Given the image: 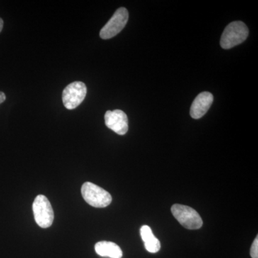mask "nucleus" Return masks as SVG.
Here are the masks:
<instances>
[{"mask_svg":"<svg viewBox=\"0 0 258 258\" xmlns=\"http://www.w3.org/2000/svg\"><path fill=\"white\" fill-rule=\"evenodd\" d=\"M3 25H4V21H3V19L0 18V32L3 30Z\"/></svg>","mask_w":258,"mask_h":258,"instance_id":"obj_13","label":"nucleus"},{"mask_svg":"<svg viewBox=\"0 0 258 258\" xmlns=\"http://www.w3.org/2000/svg\"><path fill=\"white\" fill-rule=\"evenodd\" d=\"M105 123L108 128L118 135H124L128 130V120L127 115L120 110L106 111Z\"/></svg>","mask_w":258,"mask_h":258,"instance_id":"obj_7","label":"nucleus"},{"mask_svg":"<svg viewBox=\"0 0 258 258\" xmlns=\"http://www.w3.org/2000/svg\"><path fill=\"white\" fill-rule=\"evenodd\" d=\"M34 217L37 225L42 228L52 225L54 220V212L50 201L44 195H38L32 205Z\"/></svg>","mask_w":258,"mask_h":258,"instance_id":"obj_4","label":"nucleus"},{"mask_svg":"<svg viewBox=\"0 0 258 258\" xmlns=\"http://www.w3.org/2000/svg\"><path fill=\"white\" fill-rule=\"evenodd\" d=\"M171 210L174 218L188 230H198L203 225V219L198 212L190 207L175 204Z\"/></svg>","mask_w":258,"mask_h":258,"instance_id":"obj_3","label":"nucleus"},{"mask_svg":"<svg viewBox=\"0 0 258 258\" xmlns=\"http://www.w3.org/2000/svg\"><path fill=\"white\" fill-rule=\"evenodd\" d=\"M140 232L141 237L148 252L151 253L159 252L161 248L160 242L153 234L152 229L149 226L144 225L141 227Z\"/></svg>","mask_w":258,"mask_h":258,"instance_id":"obj_10","label":"nucleus"},{"mask_svg":"<svg viewBox=\"0 0 258 258\" xmlns=\"http://www.w3.org/2000/svg\"><path fill=\"white\" fill-rule=\"evenodd\" d=\"M5 100H6V95L5 94V93L0 91V104L5 102Z\"/></svg>","mask_w":258,"mask_h":258,"instance_id":"obj_12","label":"nucleus"},{"mask_svg":"<svg viewBox=\"0 0 258 258\" xmlns=\"http://www.w3.org/2000/svg\"><path fill=\"white\" fill-rule=\"evenodd\" d=\"M250 255L252 258H258V237L254 239L250 249Z\"/></svg>","mask_w":258,"mask_h":258,"instance_id":"obj_11","label":"nucleus"},{"mask_svg":"<svg viewBox=\"0 0 258 258\" xmlns=\"http://www.w3.org/2000/svg\"><path fill=\"white\" fill-rule=\"evenodd\" d=\"M87 94V88L84 83L76 81L66 86L62 91V102L67 109L73 110L81 104Z\"/></svg>","mask_w":258,"mask_h":258,"instance_id":"obj_5","label":"nucleus"},{"mask_svg":"<svg viewBox=\"0 0 258 258\" xmlns=\"http://www.w3.org/2000/svg\"><path fill=\"white\" fill-rule=\"evenodd\" d=\"M128 20V10L124 8H120L101 29L100 37L103 40H108L115 36L125 28Z\"/></svg>","mask_w":258,"mask_h":258,"instance_id":"obj_6","label":"nucleus"},{"mask_svg":"<svg viewBox=\"0 0 258 258\" xmlns=\"http://www.w3.org/2000/svg\"><path fill=\"white\" fill-rule=\"evenodd\" d=\"M95 250L96 253L101 257L121 258L123 256V252L118 244L107 241L97 242L95 245Z\"/></svg>","mask_w":258,"mask_h":258,"instance_id":"obj_9","label":"nucleus"},{"mask_svg":"<svg viewBox=\"0 0 258 258\" xmlns=\"http://www.w3.org/2000/svg\"><path fill=\"white\" fill-rule=\"evenodd\" d=\"M249 30L241 21L232 22L226 27L222 33L220 45L223 49H230L240 45L247 39Z\"/></svg>","mask_w":258,"mask_h":258,"instance_id":"obj_1","label":"nucleus"},{"mask_svg":"<svg viewBox=\"0 0 258 258\" xmlns=\"http://www.w3.org/2000/svg\"><path fill=\"white\" fill-rule=\"evenodd\" d=\"M81 193L85 201L94 208H106L112 202L111 195L108 191L88 181L83 184Z\"/></svg>","mask_w":258,"mask_h":258,"instance_id":"obj_2","label":"nucleus"},{"mask_svg":"<svg viewBox=\"0 0 258 258\" xmlns=\"http://www.w3.org/2000/svg\"><path fill=\"white\" fill-rule=\"evenodd\" d=\"M212 102H213V96L212 93L209 92L200 93L191 104L190 115L195 119L202 118L210 109Z\"/></svg>","mask_w":258,"mask_h":258,"instance_id":"obj_8","label":"nucleus"}]
</instances>
